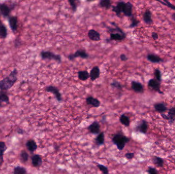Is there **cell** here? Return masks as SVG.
Returning <instances> with one entry per match:
<instances>
[{"mask_svg": "<svg viewBox=\"0 0 175 174\" xmlns=\"http://www.w3.org/2000/svg\"><path fill=\"white\" fill-rule=\"evenodd\" d=\"M17 69H15L8 76L0 81V89L1 91H7L13 87L17 81Z\"/></svg>", "mask_w": 175, "mask_h": 174, "instance_id": "6da1fadb", "label": "cell"}, {"mask_svg": "<svg viewBox=\"0 0 175 174\" xmlns=\"http://www.w3.org/2000/svg\"><path fill=\"white\" fill-rule=\"evenodd\" d=\"M112 24L114 26V28L111 27H108V32L110 33V39H107V41L110 40H115L121 42L124 40L126 38L127 35L125 32L122 30V29L119 27L116 24L112 22Z\"/></svg>", "mask_w": 175, "mask_h": 174, "instance_id": "7a4b0ae2", "label": "cell"}, {"mask_svg": "<svg viewBox=\"0 0 175 174\" xmlns=\"http://www.w3.org/2000/svg\"><path fill=\"white\" fill-rule=\"evenodd\" d=\"M130 138L126 136V135L118 133L113 136L112 138V142L115 145L117 149L119 151H122L125 148L126 144L130 141Z\"/></svg>", "mask_w": 175, "mask_h": 174, "instance_id": "3957f363", "label": "cell"}, {"mask_svg": "<svg viewBox=\"0 0 175 174\" xmlns=\"http://www.w3.org/2000/svg\"><path fill=\"white\" fill-rule=\"evenodd\" d=\"M40 55L42 59L43 60H53L59 63L62 62V57L61 55L55 54L50 51H42Z\"/></svg>", "mask_w": 175, "mask_h": 174, "instance_id": "277c9868", "label": "cell"}, {"mask_svg": "<svg viewBox=\"0 0 175 174\" xmlns=\"http://www.w3.org/2000/svg\"><path fill=\"white\" fill-rule=\"evenodd\" d=\"M78 57L81 58L82 59H87L89 57V54L85 50L80 49L76 51L74 54H70L68 56V59L70 61H73L75 58Z\"/></svg>", "mask_w": 175, "mask_h": 174, "instance_id": "5b68a950", "label": "cell"}, {"mask_svg": "<svg viewBox=\"0 0 175 174\" xmlns=\"http://www.w3.org/2000/svg\"><path fill=\"white\" fill-rule=\"evenodd\" d=\"M47 92H50L53 94L55 96L56 99L58 101L61 102L62 101V96L61 95V92L59 91V89L57 87H53V86H48L45 89Z\"/></svg>", "mask_w": 175, "mask_h": 174, "instance_id": "8992f818", "label": "cell"}, {"mask_svg": "<svg viewBox=\"0 0 175 174\" xmlns=\"http://www.w3.org/2000/svg\"><path fill=\"white\" fill-rule=\"evenodd\" d=\"M125 4V2L119 1L117 3L116 6H112V11L114 12L118 17H120V15L123 12Z\"/></svg>", "mask_w": 175, "mask_h": 174, "instance_id": "52a82bcc", "label": "cell"}, {"mask_svg": "<svg viewBox=\"0 0 175 174\" xmlns=\"http://www.w3.org/2000/svg\"><path fill=\"white\" fill-rule=\"evenodd\" d=\"M100 124L97 121H94L88 127V130L91 134H98L100 132Z\"/></svg>", "mask_w": 175, "mask_h": 174, "instance_id": "ba28073f", "label": "cell"}, {"mask_svg": "<svg viewBox=\"0 0 175 174\" xmlns=\"http://www.w3.org/2000/svg\"><path fill=\"white\" fill-rule=\"evenodd\" d=\"M148 86L151 89L156 91L160 94H162V91H160V82L156 79H150L148 82Z\"/></svg>", "mask_w": 175, "mask_h": 174, "instance_id": "9c48e42d", "label": "cell"}, {"mask_svg": "<svg viewBox=\"0 0 175 174\" xmlns=\"http://www.w3.org/2000/svg\"><path fill=\"white\" fill-rule=\"evenodd\" d=\"M90 78L92 81H94L100 76V71L99 66H95L90 71Z\"/></svg>", "mask_w": 175, "mask_h": 174, "instance_id": "30bf717a", "label": "cell"}, {"mask_svg": "<svg viewBox=\"0 0 175 174\" xmlns=\"http://www.w3.org/2000/svg\"><path fill=\"white\" fill-rule=\"evenodd\" d=\"M9 103V98L3 91H0V108L3 107Z\"/></svg>", "mask_w": 175, "mask_h": 174, "instance_id": "8fae6325", "label": "cell"}, {"mask_svg": "<svg viewBox=\"0 0 175 174\" xmlns=\"http://www.w3.org/2000/svg\"><path fill=\"white\" fill-rule=\"evenodd\" d=\"M88 36L90 40L94 42H98L100 40V33L94 29H91L89 31Z\"/></svg>", "mask_w": 175, "mask_h": 174, "instance_id": "7c38bea8", "label": "cell"}, {"mask_svg": "<svg viewBox=\"0 0 175 174\" xmlns=\"http://www.w3.org/2000/svg\"><path fill=\"white\" fill-rule=\"evenodd\" d=\"M31 163L33 167H38L42 166L43 163V160L42 157L39 155L35 154L31 156Z\"/></svg>", "mask_w": 175, "mask_h": 174, "instance_id": "4fadbf2b", "label": "cell"}, {"mask_svg": "<svg viewBox=\"0 0 175 174\" xmlns=\"http://www.w3.org/2000/svg\"><path fill=\"white\" fill-rule=\"evenodd\" d=\"M9 25L10 26V28L13 32H16L17 31L18 28V20L17 17L16 16H13L9 17Z\"/></svg>", "mask_w": 175, "mask_h": 174, "instance_id": "5bb4252c", "label": "cell"}, {"mask_svg": "<svg viewBox=\"0 0 175 174\" xmlns=\"http://www.w3.org/2000/svg\"><path fill=\"white\" fill-rule=\"evenodd\" d=\"M125 16L131 17L133 16V5L130 2H127L125 4L123 12Z\"/></svg>", "mask_w": 175, "mask_h": 174, "instance_id": "9a60e30c", "label": "cell"}, {"mask_svg": "<svg viewBox=\"0 0 175 174\" xmlns=\"http://www.w3.org/2000/svg\"><path fill=\"white\" fill-rule=\"evenodd\" d=\"M86 103L88 105H91L93 107L98 108L100 106V102L96 98H94L92 96H88L86 98Z\"/></svg>", "mask_w": 175, "mask_h": 174, "instance_id": "2e32d148", "label": "cell"}, {"mask_svg": "<svg viewBox=\"0 0 175 174\" xmlns=\"http://www.w3.org/2000/svg\"><path fill=\"white\" fill-rule=\"evenodd\" d=\"M131 88L137 93H143L144 91V87L141 83L136 81H132L131 82Z\"/></svg>", "mask_w": 175, "mask_h": 174, "instance_id": "e0dca14e", "label": "cell"}, {"mask_svg": "<svg viewBox=\"0 0 175 174\" xmlns=\"http://www.w3.org/2000/svg\"><path fill=\"white\" fill-rule=\"evenodd\" d=\"M148 129V123L145 120H142L139 125L136 127V130L139 132L146 134Z\"/></svg>", "mask_w": 175, "mask_h": 174, "instance_id": "ac0fdd59", "label": "cell"}, {"mask_svg": "<svg viewBox=\"0 0 175 174\" xmlns=\"http://www.w3.org/2000/svg\"><path fill=\"white\" fill-rule=\"evenodd\" d=\"M143 21L145 23L148 25H151L153 24V20L152 19V12L149 9H146L145 12L143 16Z\"/></svg>", "mask_w": 175, "mask_h": 174, "instance_id": "d6986e66", "label": "cell"}, {"mask_svg": "<svg viewBox=\"0 0 175 174\" xmlns=\"http://www.w3.org/2000/svg\"><path fill=\"white\" fill-rule=\"evenodd\" d=\"M7 149V147L5 142L4 141H0V167H1L4 163L3 156L5 152Z\"/></svg>", "mask_w": 175, "mask_h": 174, "instance_id": "ffe728a7", "label": "cell"}, {"mask_svg": "<svg viewBox=\"0 0 175 174\" xmlns=\"http://www.w3.org/2000/svg\"><path fill=\"white\" fill-rule=\"evenodd\" d=\"M26 148L30 152H34L38 148V145L34 140H29L26 144Z\"/></svg>", "mask_w": 175, "mask_h": 174, "instance_id": "44dd1931", "label": "cell"}, {"mask_svg": "<svg viewBox=\"0 0 175 174\" xmlns=\"http://www.w3.org/2000/svg\"><path fill=\"white\" fill-rule=\"evenodd\" d=\"M0 12L4 17H8L10 15L11 9L5 4L0 5Z\"/></svg>", "mask_w": 175, "mask_h": 174, "instance_id": "7402d4cb", "label": "cell"}, {"mask_svg": "<svg viewBox=\"0 0 175 174\" xmlns=\"http://www.w3.org/2000/svg\"><path fill=\"white\" fill-rule=\"evenodd\" d=\"M147 59L152 63H159L163 61V59L160 57L152 54L148 55Z\"/></svg>", "mask_w": 175, "mask_h": 174, "instance_id": "603a6c76", "label": "cell"}, {"mask_svg": "<svg viewBox=\"0 0 175 174\" xmlns=\"http://www.w3.org/2000/svg\"><path fill=\"white\" fill-rule=\"evenodd\" d=\"M154 108L155 109L159 112V113H163L166 111L167 110V107L165 106V104L162 103H158L155 104L154 105Z\"/></svg>", "mask_w": 175, "mask_h": 174, "instance_id": "cb8c5ba5", "label": "cell"}, {"mask_svg": "<svg viewBox=\"0 0 175 174\" xmlns=\"http://www.w3.org/2000/svg\"><path fill=\"white\" fill-rule=\"evenodd\" d=\"M104 132H101L98 134L97 137L95 139L96 144L98 145H103L104 144Z\"/></svg>", "mask_w": 175, "mask_h": 174, "instance_id": "d4e9b609", "label": "cell"}, {"mask_svg": "<svg viewBox=\"0 0 175 174\" xmlns=\"http://www.w3.org/2000/svg\"><path fill=\"white\" fill-rule=\"evenodd\" d=\"M78 78L80 80H87L90 78V74L87 71H79L78 72Z\"/></svg>", "mask_w": 175, "mask_h": 174, "instance_id": "484cf974", "label": "cell"}, {"mask_svg": "<svg viewBox=\"0 0 175 174\" xmlns=\"http://www.w3.org/2000/svg\"><path fill=\"white\" fill-rule=\"evenodd\" d=\"M99 5L100 7L106 9V10L109 9L112 7L111 0H100Z\"/></svg>", "mask_w": 175, "mask_h": 174, "instance_id": "4316f807", "label": "cell"}, {"mask_svg": "<svg viewBox=\"0 0 175 174\" xmlns=\"http://www.w3.org/2000/svg\"><path fill=\"white\" fill-rule=\"evenodd\" d=\"M119 121L120 123L126 127H129L130 125V120L129 117L127 116L125 114H122L119 118Z\"/></svg>", "mask_w": 175, "mask_h": 174, "instance_id": "83f0119b", "label": "cell"}, {"mask_svg": "<svg viewBox=\"0 0 175 174\" xmlns=\"http://www.w3.org/2000/svg\"><path fill=\"white\" fill-rule=\"evenodd\" d=\"M27 173L26 168L20 166H17L14 168L13 173L15 174H25Z\"/></svg>", "mask_w": 175, "mask_h": 174, "instance_id": "f1b7e54d", "label": "cell"}, {"mask_svg": "<svg viewBox=\"0 0 175 174\" xmlns=\"http://www.w3.org/2000/svg\"><path fill=\"white\" fill-rule=\"evenodd\" d=\"M154 163L157 167H162L163 165V160L160 157L155 156L153 158Z\"/></svg>", "mask_w": 175, "mask_h": 174, "instance_id": "f546056e", "label": "cell"}, {"mask_svg": "<svg viewBox=\"0 0 175 174\" xmlns=\"http://www.w3.org/2000/svg\"><path fill=\"white\" fill-rule=\"evenodd\" d=\"M7 36V29L4 25L3 24L0 27V37L3 38H5Z\"/></svg>", "mask_w": 175, "mask_h": 174, "instance_id": "4dcf8cb0", "label": "cell"}, {"mask_svg": "<svg viewBox=\"0 0 175 174\" xmlns=\"http://www.w3.org/2000/svg\"><path fill=\"white\" fill-rule=\"evenodd\" d=\"M131 23L130 25L129 26V27L131 28L135 27L136 26H137L140 23V21L139 20H138L136 17H134L133 15L131 17Z\"/></svg>", "mask_w": 175, "mask_h": 174, "instance_id": "1f68e13d", "label": "cell"}, {"mask_svg": "<svg viewBox=\"0 0 175 174\" xmlns=\"http://www.w3.org/2000/svg\"><path fill=\"white\" fill-rule=\"evenodd\" d=\"M20 157L21 159L22 160V161L23 162L26 163L28 160V159H29V155H28L26 151L23 150L21 152Z\"/></svg>", "mask_w": 175, "mask_h": 174, "instance_id": "d6a6232c", "label": "cell"}, {"mask_svg": "<svg viewBox=\"0 0 175 174\" xmlns=\"http://www.w3.org/2000/svg\"><path fill=\"white\" fill-rule=\"evenodd\" d=\"M69 3L72 10L73 12H76L77 10V2L78 0H68Z\"/></svg>", "mask_w": 175, "mask_h": 174, "instance_id": "836d02e7", "label": "cell"}, {"mask_svg": "<svg viewBox=\"0 0 175 174\" xmlns=\"http://www.w3.org/2000/svg\"><path fill=\"white\" fill-rule=\"evenodd\" d=\"M97 167L99 168V170H100V171H101V173H103V174H108L109 173L107 167L104 166L103 164H97Z\"/></svg>", "mask_w": 175, "mask_h": 174, "instance_id": "e575fe53", "label": "cell"}, {"mask_svg": "<svg viewBox=\"0 0 175 174\" xmlns=\"http://www.w3.org/2000/svg\"><path fill=\"white\" fill-rule=\"evenodd\" d=\"M111 86L113 88H117V89L122 90V86L120 83V82H119L117 81L114 80L113 82L111 83Z\"/></svg>", "mask_w": 175, "mask_h": 174, "instance_id": "d590c367", "label": "cell"}, {"mask_svg": "<svg viewBox=\"0 0 175 174\" xmlns=\"http://www.w3.org/2000/svg\"><path fill=\"white\" fill-rule=\"evenodd\" d=\"M154 74H155L156 79L159 82H161V74L160 71L158 69H155Z\"/></svg>", "mask_w": 175, "mask_h": 174, "instance_id": "8d00e7d4", "label": "cell"}, {"mask_svg": "<svg viewBox=\"0 0 175 174\" xmlns=\"http://www.w3.org/2000/svg\"><path fill=\"white\" fill-rule=\"evenodd\" d=\"M163 1L165 3V6H167L169 8L171 9H173V10H175V6H174V5L170 3L168 0H163Z\"/></svg>", "mask_w": 175, "mask_h": 174, "instance_id": "74e56055", "label": "cell"}, {"mask_svg": "<svg viewBox=\"0 0 175 174\" xmlns=\"http://www.w3.org/2000/svg\"><path fill=\"white\" fill-rule=\"evenodd\" d=\"M162 118L165 119H168V121H174L175 120V118L173 117L172 115H170L168 114V115H165V114H161Z\"/></svg>", "mask_w": 175, "mask_h": 174, "instance_id": "f35d334b", "label": "cell"}, {"mask_svg": "<svg viewBox=\"0 0 175 174\" xmlns=\"http://www.w3.org/2000/svg\"><path fill=\"white\" fill-rule=\"evenodd\" d=\"M125 157L129 160L132 159L134 157L135 154L134 153H127L125 154Z\"/></svg>", "mask_w": 175, "mask_h": 174, "instance_id": "ab89813d", "label": "cell"}, {"mask_svg": "<svg viewBox=\"0 0 175 174\" xmlns=\"http://www.w3.org/2000/svg\"><path fill=\"white\" fill-rule=\"evenodd\" d=\"M147 172L150 174H157L158 173V172L157 171L156 168H153L152 167H149L147 170Z\"/></svg>", "mask_w": 175, "mask_h": 174, "instance_id": "60d3db41", "label": "cell"}, {"mask_svg": "<svg viewBox=\"0 0 175 174\" xmlns=\"http://www.w3.org/2000/svg\"><path fill=\"white\" fill-rule=\"evenodd\" d=\"M168 114L169 115H172L173 117H175V107H172L171 109H169L168 110Z\"/></svg>", "mask_w": 175, "mask_h": 174, "instance_id": "b9f144b4", "label": "cell"}, {"mask_svg": "<svg viewBox=\"0 0 175 174\" xmlns=\"http://www.w3.org/2000/svg\"><path fill=\"white\" fill-rule=\"evenodd\" d=\"M120 58L121 60L122 61H126L128 60V58H127V56H126L124 54H122L120 55Z\"/></svg>", "mask_w": 175, "mask_h": 174, "instance_id": "7bdbcfd3", "label": "cell"}, {"mask_svg": "<svg viewBox=\"0 0 175 174\" xmlns=\"http://www.w3.org/2000/svg\"><path fill=\"white\" fill-rule=\"evenodd\" d=\"M152 38H153V39L154 40H156L158 39V34L156 32H153V33H152Z\"/></svg>", "mask_w": 175, "mask_h": 174, "instance_id": "ee69618b", "label": "cell"}, {"mask_svg": "<svg viewBox=\"0 0 175 174\" xmlns=\"http://www.w3.org/2000/svg\"><path fill=\"white\" fill-rule=\"evenodd\" d=\"M17 132L18 134H23L24 133V131L22 129H19L17 131Z\"/></svg>", "mask_w": 175, "mask_h": 174, "instance_id": "f6af8a7d", "label": "cell"}, {"mask_svg": "<svg viewBox=\"0 0 175 174\" xmlns=\"http://www.w3.org/2000/svg\"><path fill=\"white\" fill-rule=\"evenodd\" d=\"M172 17L173 19V20H174L175 21V13L173 14Z\"/></svg>", "mask_w": 175, "mask_h": 174, "instance_id": "bcb514c9", "label": "cell"}, {"mask_svg": "<svg viewBox=\"0 0 175 174\" xmlns=\"http://www.w3.org/2000/svg\"><path fill=\"white\" fill-rule=\"evenodd\" d=\"M2 25H3V23H2V22H1V20H0V27H1Z\"/></svg>", "mask_w": 175, "mask_h": 174, "instance_id": "7dc6e473", "label": "cell"}, {"mask_svg": "<svg viewBox=\"0 0 175 174\" xmlns=\"http://www.w3.org/2000/svg\"><path fill=\"white\" fill-rule=\"evenodd\" d=\"M87 1L88 2H92L94 0H87Z\"/></svg>", "mask_w": 175, "mask_h": 174, "instance_id": "c3c4849f", "label": "cell"}, {"mask_svg": "<svg viewBox=\"0 0 175 174\" xmlns=\"http://www.w3.org/2000/svg\"></svg>", "mask_w": 175, "mask_h": 174, "instance_id": "681fc988", "label": "cell"}]
</instances>
